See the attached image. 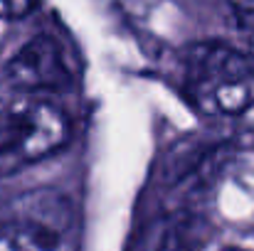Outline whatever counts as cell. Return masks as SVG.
I'll use <instances>...</instances> for the list:
<instances>
[{
	"label": "cell",
	"mask_w": 254,
	"mask_h": 251,
	"mask_svg": "<svg viewBox=\"0 0 254 251\" xmlns=\"http://www.w3.org/2000/svg\"><path fill=\"white\" fill-rule=\"evenodd\" d=\"M67 113L47 99H17L0 103V177L40 163L69 143Z\"/></svg>",
	"instance_id": "2"
},
{
	"label": "cell",
	"mask_w": 254,
	"mask_h": 251,
	"mask_svg": "<svg viewBox=\"0 0 254 251\" xmlns=\"http://www.w3.org/2000/svg\"><path fill=\"white\" fill-rule=\"evenodd\" d=\"M222 251H252V249H242V247H227V249H222Z\"/></svg>",
	"instance_id": "8"
},
{
	"label": "cell",
	"mask_w": 254,
	"mask_h": 251,
	"mask_svg": "<svg viewBox=\"0 0 254 251\" xmlns=\"http://www.w3.org/2000/svg\"><path fill=\"white\" fill-rule=\"evenodd\" d=\"M133 2H136V0H133Z\"/></svg>",
	"instance_id": "9"
},
{
	"label": "cell",
	"mask_w": 254,
	"mask_h": 251,
	"mask_svg": "<svg viewBox=\"0 0 254 251\" xmlns=\"http://www.w3.org/2000/svg\"><path fill=\"white\" fill-rule=\"evenodd\" d=\"M185 96L202 116L235 118L254 108V59L227 42H197L183 59Z\"/></svg>",
	"instance_id": "1"
},
{
	"label": "cell",
	"mask_w": 254,
	"mask_h": 251,
	"mask_svg": "<svg viewBox=\"0 0 254 251\" xmlns=\"http://www.w3.org/2000/svg\"><path fill=\"white\" fill-rule=\"evenodd\" d=\"M242 25H245V30L254 37V2L242 12Z\"/></svg>",
	"instance_id": "7"
},
{
	"label": "cell",
	"mask_w": 254,
	"mask_h": 251,
	"mask_svg": "<svg viewBox=\"0 0 254 251\" xmlns=\"http://www.w3.org/2000/svg\"><path fill=\"white\" fill-rule=\"evenodd\" d=\"M7 84L25 94H42V91H62L72 84V74L67 69L62 47L50 35H37L27 40L5 64Z\"/></svg>",
	"instance_id": "4"
},
{
	"label": "cell",
	"mask_w": 254,
	"mask_h": 251,
	"mask_svg": "<svg viewBox=\"0 0 254 251\" xmlns=\"http://www.w3.org/2000/svg\"><path fill=\"white\" fill-rule=\"evenodd\" d=\"M128 251H190V244L183 222L173 214H163L146 222L133 234Z\"/></svg>",
	"instance_id": "5"
},
{
	"label": "cell",
	"mask_w": 254,
	"mask_h": 251,
	"mask_svg": "<svg viewBox=\"0 0 254 251\" xmlns=\"http://www.w3.org/2000/svg\"><path fill=\"white\" fill-rule=\"evenodd\" d=\"M74 209L55 190L20 195L0 217V251H69Z\"/></svg>",
	"instance_id": "3"
},
{
	"label": "cell",
	"mask_w": 254,
	"mask_h": 251,
	"mask_svg": "<svg viewBox=\"0 0 254 251\" xmlns=\"http://www.w3.org/2000/svg\"><path fill=\"white\" fill-rule=\"evenodd\" d=\"M37 0H0V20H20L32 12Z\"/></svg>",
	"instance_id": "6"
}]
</instances>
